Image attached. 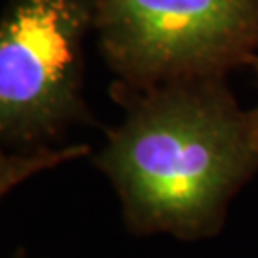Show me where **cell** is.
<instances>
[{
    "label": "cell",
    "mask_w": 258,
    "mask_h": 258,
    "mask_svg": "<svg viewBox=\"0 0 258 258\" xmlns=\"http://www.w3.org/2000/svg\"><path fill=\"white\" fill-rule=\"evenodd\" d=\"M109 92L124 115L105 130L94 163L119 197L130 233L218 235L231 201L258 172L250 111L226 79L153 88L115 81Z\"/></svg>",
    "instance_id": "obj_1"
},
{
    "label": "cell",
    "mask_w": 258,
    "mask_h": 258,
    "mask_svg": "<svg viewBox=\"0 0 258 258\" xmlns=\"http://www.w3.org/2000/svg\"><path fill=\"white\" fill-rule=\"evenodd\" d=\"M94 31L134 88L226 79L258 55V0H96Z\"/></svg>",
    "instance_id": "obj_2"
},
{
    "label": "cell",
    "mask_w": 258,
    "mask_h": 258,
    "mask_svg": "<svg viewBox=\"0 0 258 258\" xmlns=\"http://www.w3.org/2000/svg\"><path fill=\"white\" fill-rule=\"evenodd\" d=\"M250 67L254 69V73L258 77V55L254 57V61H252ZM250 119H252V128H254V136H256V142H258V103L250 109Z\"/></svg>",
    "instance_id": "obj_4"
},
{
    "label": "cell",
    "mask_w": 258,
    "mask_h": 258,
    "mask_svg": "<svg viewBox=\"0 0 258 258\" xmlns=\"http://www.w3.org/2000/svg\"><path fill=\"white\" fill-rule=\"evenodd\" d=\"M96 0H10L0 21V140L46 155L73 124L92 122L83 96L84 38Z\"/></svg>",
    "instance_id": "obj_3"
}]
</instances>
